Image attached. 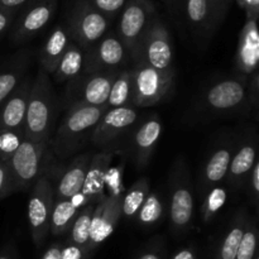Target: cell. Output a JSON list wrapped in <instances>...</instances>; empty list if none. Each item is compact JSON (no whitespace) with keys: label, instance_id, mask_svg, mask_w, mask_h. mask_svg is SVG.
<instances>
[{"label":"cell","instance_id":"6da1fadb","mask_svg":"<svg viewBox=\"0 0 259 259\" xmlns=\"http://www.w3.org/2000/svg\"><path fill=\"white\" fill-rule=\"evenodd\" d=\"M58 100L48 73L39 67L33 78L24 121L25 139L35 143H50L55 133Z\"/></svg>","mask_w":259,"mask_h":259},{"label":"cell","instance_id":"7a4b0ae2","mask_svg":"<svg viewBox=\"0 0 259 259\" xmlns=\"http://www.w3.org/2000/svg\"><path fill=\"white\" fill-rule=\"evenodd\" d=\"M108 106H72L66 109L57 131L50 139L48 147L61 159L71 157L90 142L94 128Z\"/></svg>","mask_w":259,"mask_h":259},{"label":"cell","instance_id":"3957f363","mask_svg":"<svg viewBox=\"0 0 259 259\" xmlns=\"http://www.w3.org/2000/svg\"><path fill=\"white\" fill-rule=\"evenodd\" d=\"M132 70V105L149 108L162 103L174 90L175 70L161 71L137 61Z\"/></svg>","mask_w":259,"mask_h":259},{"label":"cell","instance_id":"277c9868","mask_svg":"<svg viewBox=\"0 0 259 259\" xmlns=\"http://www.w3.org/2000/svg\"><path fill=\"white\" fill-rule=\"evenodd\" d=\"M194 211V185L190 168L184 159H177L169 181V222L175 234H184L190 229Z\"/></svg>","mask_w":259,"mask_h":259},{"label":"cell","instance_id":"5b68a950","mask_svg":"<svg viewBox=\"0 0 259 259\" xmlns=\"http://www.w3.org/2000/svg\"><path fill=\"white\" fill-rule=\"evenodd\" d=\"M119 71L120 70L82 72L76 78L68 81L63 100L65 108L105 105L113 81Z\"/></svg>","mask_w":259,"mask_h":259},{"label":"cell","instance_id":"8992f818","mask_svg":"<svg viewBox=\"0 0 259 259\" xmlns=\"http://www.w3.org/2000/svg\"><path fill=\"white\" fill-rule=\"evenodd\" d=\"M109 18L96 10L89 0H77L68 15L67 29L71 40L83 52L106 34Z\"/></svg>","mask_w":259,"mask_h":259},{"label":"cell","instance_id":"52a82bcc","mask_svg":"<svg viewBox=\"0 0 259 259\" xmlns=\"http://www.w3.org/2000/svg\"><path fill=\"white\" fill-rule=\"evenodd\" d=\"M131 60L161 71H174V48L166 24L154 15Z\"/></svg>","mask_w":259,"mask_h":259},{"label":"cell","instance_id":"ba28073f","mask_svg":"<svg viewBox=\"0 0 259 259\" xmlns=\"http://www.w3.org/2000/svg\"><path fill=\"white\" fill-rule=\"evenodd\" d=\"M48 148H50L48 143H35L24 138L19 148L8 162L12 172L15 192L30 190L34 182L45 174L47 168V164L45 163V156Z\"/></svg>","mask_w":259,"mask_h":259},{"label":"cell","instance_id":"9c48e42d","mask_svg":"<svg viewBox=\"0 0 259 259\" xmlns=\"http://www.w3.org/2000/svg\"><path fill=\"white\" fill-rule=\"evenodd\" d=\"M201 105L217 115L240 113L248 105V80L237 76L212 83L202 95Z\"/></svg>","mask_w":259,"mask_h":259},{"label":"cell","instance_id":"30bf717a","mask_svg":"<svg viewBox=\"0 0 259 259\" xmlns=\"http://www.w3.org/2000/svg\"><path fill=\"white\" fill-rule=\"evenodd\" d=\"M154 15L156 7L152 0H128L124 5L116 35L128 51L129 58L136 52Z\"/></svg>","mask_w":259,"mask_h":259},{"label":"cell","instance_id":"8fae6325","mask_svg":"<svg viewBox=\"0 0 259 259\" xmlns=\"http://www.w3.org/2000/svg\"><path fill=\"white\" fill-rule=\"evenodd\" d=\"M53 201L55 194L52 185L45 172L32 186L28 201V224L33 240L37 244H40L50 233V218Z\"/></svg>","mask_w":259,"mask_h":259},{"label":"cell","instance_id":"7c38bea8","mask_svg":"<svg viewBox=\"0 0 259 259\" xmlns=\"http://www.w3.org/2000/svg\"><path fill=\"white\" fill-rule=\"evenodd\" d=\"M93 154L90 152L80 154L65 167L47 166L45 172L52 185L55 199H71L81 192Z\"/></svg>","mask_w":259,"mask_h":259},{"label":"cell","instance_id":"4fadbf2b","mask_svg":"<svg viewBox=\"0 0 259 259\" xmlns=\"http://www.w3.org/2000/svg\"><path fill=\"white\" fill-rule=\"evenodd\" d=\"M128 60V51L118 35L106 33L98 43L85 52L82 72L118 71L121 70Z\"/></svg>","mask_w":259,"mask_h":259},{"label":"cell","instance_id":"5bb4252c","mask_svg":"<svg viewBox=\"0 0 259 259\" xmlns=\"http://www.w3.org/2000/svg\"><path fill=\"white\" fill-rule=\"evenodd\" d=\"M57 0H29L12 29V42L22 45L34 37L52 20L57 12Z\"/></svg>","mask_w":259,"mask_h":259},{"label":"cell","instance_id":"9a60e30c","mask_svg":"<svg viewBox=\"0 0 259 259\" xmlns=\"http://www.w3.org/2000/svg\"><path fill=\"white\" fill-rule=\"evenodd\" d=\"M138 108L133 105L108 109L94 128L90 142L95 146H106L131 129L138 120Z\"/></svg>","mask_w":259,"mask_h":259},{"label":"cell","instance_id":"2e32d148","mask_svg":"<svg viewBox=\"0 0 259 259\" xmlns=\"http://www.w3.org/2000/svg\"><path fill=\"white\" fill-rule=\"evenodd\" d=\"M121 199L123 195H106L95 205L88 249H94L113 234L121 217Z\"/></svg>","mask_w":259,"mask_h":259},{"label":"cell","instance_id":"e0dca14e","mask_svg":"<svg viewBox=\"0 0 259 259\" xmlns=\"http://www.w3.org/2000/svg\"><path fill=\"white\" fill-rule=\"evenodd\" d=\"M258 137L255 132H250L245 138L235 147L232 156L227 180L230 189L234 192H240L245 187L248 176L257 162Z\"/></svg>","mask_w":259,"mask_h":259},{"label":"cell","instance_id":"ac0fdd59","mask_svg":"<svg viewBox=\"0 0 259 259\" xmlns=\"http://www.w3.org/2000/svg\"><path fill=\"white\" fill-rule=\"evenodd\" d=\"M235 147L237 144L233 139H225V141L220 142L215 147L214 151L210 153L209 158L206 159L204 167H202L199 185H197L200 195L204 196L209 190L215 186H219L227 179L228 169H229Z\"/></svg>","mask_w":259,"mask_h":259},{"label":"cell","instance_id":"d6986e66","mask_svg":"<svg viewBox=\"0 0 259 259\" xmlns=\"http://www.w3.org/2000/svg\"><path fill=\"white\" fill-rule=\"evenodd\" d=\"M257 18H247L239 34L237 53H235V71L237 76L249 80L252 73L258 70L259 34Z\"/></svg>","mask_w":259,"mask_h":259},{"label":"cell","instance_id":"ffe728a7","mask_svg":"<svg viewBox=\"0 0 259 259\" xmlns=\"http://www.w3.org/2000/svg\"><path fill=\"white\" fill-rule=\"evenodd\" d=\"M179 10L196 38L210 39L219 25L215 22L209 0H179Z\"/></svg>","mask_w":259,"mask_h":259},{"label":"cell","instance_id":"44dd1931","mask_svg":"<svg viewBox=\"0 0 259 259\" xmlns=\"http://www.w3.org/2000/svg\"><path fill=\"white\" fill-rule=\"evenodd\" d=\"M113 152H99L93 154L83 186L80 194L82 195L86 205H96L106 196L105 181L108 171L113 161Z\"/></svg>","mask_w":259,"mask_h":259},{"label":"cell","instance_id":"7402d4cb","mask_svg":"<svg viewBox=\"0 0 259 259\" xmlns=\"http://www.w3.org/2000/svg\"><path fill=\"white\" fill-rule=\"evenodd\" d=\"M33 78L25 76L12 95L0 106V128L24 131L25 114Z\"/></svg>","mask_w":259,"mask_h":259},{"label":"cell","instance_id":"603a6c76","mask_svg":"<svg viewBox=\"0 0 259 259\" xmlns=\"http://www.w3.org/2000/svg\"><path fill=\"white\" fill-rule=\"evenodd\" d=\"M161 134L162 123L157 115H152L137 129L132 141V152L138 168H144L149 163Z\"/></svg>","mask_w":259,"mask_h":259},{"label":"cell","instance_id":"cb8c5ba5","mask_svg":"<svg viewBox=\"0 0 259 259\" xmlns=\"http://www.w3.org/2000/svg\"><path fill=\"white\" fill-rule=\"evenodd\" d=\"M30 61H32V52L29 50H24L13 56L0 68V106L24 80Z\"/></svg>","mask_w":259,"mask_h":259},{"label":"cell","instance_id":"d4e9b609","mask_svg":"<svg viewBox=\"0 0 259 259\" xmlns=\"http://www.w3.org/2000/svg\"><path fill=\"white\" fill-rule=\"evenodd\" d=\"M70 42L71 38L66 27L57 25L53 28L40 47L39 55H38L40 62L39 67H42L48 75H52Z\"/></svg>","mask_w":259,"mask_h":259},{"label":"cell","instance_id":"484cf974","mask_svg":"<svg viewBox=\"0 0 259 259\" xmlns=\"http://www.w3.org/2000/svg\"><path fill=\"white\" fill-rule=\"evenodd\" d=\"M83 57H85V52L71 40L61 57L60 62L56 66V70L53 71V78L57 82L62 83L77 77L82 73Z\"/></svg>","mask_w":259,"mask_h":259},{"label":"cell","instance_id":"4316f807","mask_svg":"<svg viewBox=\"0 0 259 259\" xmlns=\"http://www.w3.org/2000/svg\"><path fill=\"white\" fill-rule=\"evenodd\" d=\"M247 218L248 215L244 207L238 210L234 217L232 218L229 223V229H228L222 245H220V259H235L237 257L238 248H239L240 240H242L243 233H244Z\"/></svg>","mask_w":259,"mask_h":259},{"label":"cell","instance_id":"83f0119b","mask_svg":"<svg viewBox=\"0 0 259 259\" xmlns=\"http://www.w3.org/2000/svg\"><path fill=\"white\" fill-rule=\"evenodd\" d=\"M78 211L70 199H55L50 218V232L56 237L70 232Z\"/></svg>","mask_w":259,"mask_h":259},{"label":"cell","instance_id":"f1b7e54d","mask_svg":"<svg viewBox=\"0 0 259 259\" xmlns=\"http://www.w3.org/2000/svg\"><path fill=\"white\" fill-rule=\"evenodd\" d=\"M128 105H132V70L121 68L114 78L106 106L114 109Z\"/></svg>","mask_w":259,"mask_h":259},{"label":"cell","instance_id":"f546056e","mask_svg":"<svg viewBox=\"0 0 259 259\" xmlns=\"http://www.w3.org/2000/svg\"><path fill=\"white\" fill-rule=\"evenodd\" d=\"M149 194V180L147 177H141L137 180L131 189L126 191L121 199V215L126 219L134 220L139 207Z\"/></svg>","mask_w":259,"mask_h":259},{"label":"cell","instance_id":"4dcf8cb0","mask_svg":"<svg viewBox=\"0 0 259 259\" xmlns=\"http://www.w3.org/2000/svg\"><path fill=\"white\" fill-rule=\"evenodd\" d=\"M164 214L163 200L156 192H149L136 215L137 223L142 227H153L158 224Z\"/></svg>","mask_w":259,"mask_h":259},{"label":"cell","instance_id":"1f68e13d","mask_svg":"<svg viewBox=\"0 0 259 259\" xmlns=\"http://www.w3.org/2000/svg\"><path fill=\"white\" fill-rule=\"evenodd\" d=\"M95 205H86L85 207L78 211L77 217L73 220L72 227L70 229L71 243L88 249L89 239H90V227L91 218H93Z\"/></svg>","mask_w":259,"mask_h":259},{"label":"cell","instance_id":"d6a6232c","mask_svg":"<svg viewBox=\"0 0 259 259\" xmlns=\"http://www.w3.org/2000/svg\"><path fill=\"white\" fill-rule=\"evenodd\" d=\"M228 199L227 189L219 186L212 187L211 190L204 195L201 210H200V218L204 225H209L212 222L218 212L223 209Z\"/></svg>","mask_w":259,"mask_h":259},{"label":"cell","instance_id":"836d02e7","mask_svg":"<svg viewBox=\"0 0 259 259\" xmlns=\"http://www.w3.org/2000/svg\"><path fill=\"white\" fill-rule=\"evenodd\" d=\"M257 218H247L244 233L238 248L235 259H254L258 247Z\"/></svg>","mask_w":259,"mask_h":259},{"label":"cell","instance_id":"e575fe53","mask_svg":"<svg viewBox=\"0 0 259 259\" xmlns=\"http://www.w3.org/2000/svg\"><path fill=\"white\" fill-rule=\"evenodd\" d=\"M24 138V131L0 128V162L8 163Z\"/></svg>","mask_w":259,"mask_h":259},{"label":"cell","instance_id":"d590c367","mask_svg":"<svg viewBox=\"0 0 259 259\" xmlns=\"http://www.w3.org/2000/svg\"><path fill=\"white\" fill-rule=\"evenodd\" d=\"M96 10L105 17L111 18L121 12L128 0H89Z\"/></svg>","mask_w":259,"mask_h":259},{"label":"cell","instance_id":"8d00e7d4","mask_svg":"<svg viewBox=\"0 0 259 259\" xmlns=\"http://www.w3.org/2000/svg\"><path fill=\"white\" fill-rule=\"evenodd\" d=\"M245 187H248V196H249V201L252 202L253 206L257 209L258 201H259V162L258 161L255 162L252 171H250L249 176H248L247 182H245Z\"/></svg>","mask_w":259,"mask_h":259},{"label":"cell","instance_id":"74e56055","mask_svg":"<svg viewBox=\"0 0 259 259\" xmlns=\"http://www.w3.org/2000/svg\"><path fill=\"white\" fill-rule=\"evenodd\" d=\"M14 192L15 187L9 164L5 162H0V200L14 194Z\"/></svg>","mask_w":259,"mask_h":259},{"label":"cell","instance_id":"f35d334b","mask_svg":"<svg viewBox=\"0 0 259 259\" xmlns=\"http://www.w3.org/2000/svg\"><path fill=\"white\" fill-rule=\"evenodd\" d=\"M121 169L123 167L109 168L106 176L105 186H108L109 195H123L121 194Z\"/></svg>","mask_w":259,"mask_h":259},{"label":"cell","instance_id":"ab89813d","mask_svg":"<svg viewBox=\"0 0 259 259\" xmlns=\"http://www.w3.org/2000/svg\"><path fill=\"white\" fill-rule=\"evenodd\" d=\"M232 2L233 0H209L215 22H217L218 25L223 22V19L227 15L230 5H232Z\"/></svg>","mask_w":259,"mask_h":259},{"label":"cell","instance_id":"60d3db41","mask_svg":"<svg viewBox=\"0 0 259 259\" xmlns=\"http://www.w3.org/2000/svg\"><path fill=\"white\" fill-rule=\"evenodd\" d=\"M248 100L255 109L259 100V71L255 70L249 77V91H248Z\"/></svg>","mask_w":259,"mask_h":259},{"label":"cell","instance_id":"b9f144b4","mask_svg":"<svg viewBox=\"0 0 259 259\" xmlns=\"http://www.w3.org/2000/svg\"><path fill=\"white\" fill-rule=\"evenodd\" d=\"M86 250H88L86 248L78 247V245L71 243V244L62 248V250H61V259H83Z\"/></svg>","mask_w":259,"mask_h":259},{"label":"cell","instance_id":"7bdbcfd3","mask_svg":"<svg viewBox=\"0 0 259 259\" xmlns=\"http://www.w3.org/2000/svg\"><path fill=\"white\" fill-rule=\"evenodd\" d=\"M238 5L247 14V18H257L259 14V0H237Z\"/></svg>","mask_w":259,"mask_h":259},{"label":"cell","instance_id":"ee69618b","mask_svg":"<svg viewBox=\"0 0 259 259\" xmlns=\"http://www.w3.org/2000/svg\"><path fill=\"white\" fill-rule=\"evenodd\" d=\"M14 18H15V13L0 9V38L4 35V33L7 32V30L10 28V25L13 24Z\"/></svg>","mask_w":259,"mask_h":259},{"label":"cell","instance_id":"f6af8a7d","mask_svg":"<svg viewBox=\"0 0 259 259\" xmlns=\"http://www.w3.org/2000/svg\"><path fill=\"white\" fill-rule=\"evenodd\" d=\"M27 3H29V0H0V9L13 12L17 14L18 10L24 7Z\"/></svg>","mask_w":259,"mask_h":259},{"label":"cell","instance_id":"bcb514c9","mask_svg":"<svg viewBox=\"0 0 259 259\" xmlns=\"http://www.w3.org/2000/svg\"><path fill=\"white\" fill-rule=\"evenodd\" d=\"M61 250H62L61 244L56 243V244L51 245V247L46 250L42 259H61Z\"/></svg>","mask_w":259,"mask_h":259},{"label":"cell","instance_id":"7dc6e473","mask_svg":"<svg viewBox=\"0 0 259 259\" xmlns=\"http://www.w3.org/2000/svg\"><path fill=\"white\" fill-rule=\"evenodd\" d=\"M172 259H195V254L191 249H181L174 255Z\"/></svg>","mask_w":259,"mask_h":259},{"label":"cell","instance_id":"c3c4849f","mask_svg":"<svg viewBox=\"0 0 259 259\" xmlns=\"http://www.w3.org/2000/svg\"><path fill=\"white\" fill-rule=\"evenodd\" d=\"M139 259H159V257H158V254H157V253L147 252V253H144L143 255H141Z\"/></svg>","mask_w":259,"mask_h":259},{"label":"cell","instance_id":"681fc988","mask_svg":"<svg viewBox=\"0 0 259 259\" xmlns=\"http://www.w3.org/2000/svg\"><path fill=\"white\" fill-rule=\"evenodd\" d=\"M0 259H12V258H10V255L8 254V253H2V254H0Z\"/></svg>","mask_w":259,"mask_h":259}]
</instances>
